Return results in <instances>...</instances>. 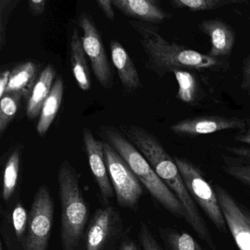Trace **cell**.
Here are the masks:
<instances>
[{"instance_id":"obj_1","label":"cell","mask_w":250,"mask_h":250,"mask_svg":"<svg viewBox=\"0 0 250 250\" xmlns=\"http://www.w3.org/2000/svg\"><path fill=\"white\" fill-rule=\"evenodd\" d=\"M130 25L137 33L147 58L146 66L158 77H165L177 69L228 71V60L211 58L207 54L188 49L175 42H169L159 33L156 24L131 21Z\"/></svg>"},{"instance_id":"obj_2","label":"cell","mask_w":250,"mask_h":250,"mask_svg":"<svg viewBox=\"0 0 250 250\" xmlns=\"http://www.w3.org/2000/svg\"><path fill=\"white\" fill-rule=\"evenodd\" d=\"M58 193L61 207L62 250H79L84 240L89 208L72 165L64 161L58 172Z\"/></svg>"},{"instance_id":"obj_3","label":"cell","mask_w":250,"mask_h":250,"mask_svg":"<svg viewBox=\"0 0 250 250\" xmlns=\"http://www.w3.org/2000/svg\"><path fill=\"white\" fill-rule=\"evenodd\" d=\"M99 130L105 143L128 164L154 200L172 214L185 219V210L181 202L125 136L113 126H104Z\"/></svg>"},{"instance_id":"obj_4","label":"cell","mask_w":250,"mask_h":250,"mask_svg":"<svg viewBox=\"0 0 250 250\" xmlns=\"http://www.w3.org/2000/svg\"><path fill=\"white\" fill-rule=\"evenodd\" d=\"M121 128L169 188L177 190L182 187L183 178L175 160L157 137L138 125H121Z\"/></svg>"},{"instance_id":"obj_5","label":"cell","mask_w":250,"mask_h":250,"mask_svg":"<svg viewBox=\"0 0 250 250\" xmlns=\"http://www.w3.org/2000/svg\"><path fill=\"white\" fill-rule=\"evenodd\" d=\"M55 203L46 185H41L29 212L27 233L21 250H48L53 229Z\"/></svg>"},{"instance_id":"obj_6","label":"cell","mask_w":250,"mask_h":250,"mask_svg":"<svg viewBox=\"0 0 250 250\" xmlns=\"http://www.w3.org/2000/svg\"><path fill=\"white\" fill-rule=\"evenodd\" d=\"M173 159L194 201L197 202L220 232H227L228 226L216 191L206 181L202 171L185 158L175 156Z\"/></svg>"},{"instance_id":"obj_7","label":"cell","mask_w":250,"mask_h":250,"mask_svg":"<svg viewBox=\"0 0 250 250\" xmlns=\"http://www.w3.org/2000/svg\"><path fill=\"white\" fill-rule=\"evenodd\" d=\"M104 150L118 204L124 208L137 210L143 194V184L128 164L105 142Z\"/></svg>"},{"instance_id":"obj_8","label":"cell","mask_w":250,"mask_h":250,"mask_svg":"<svg viewBox=\"0 0 250 250\" xmlns=\"http://www.w3.org/2000/svg\"><path fill=\"white\" fill-rule=\"evenodd\" d=\"M124 231L122 219L118 209L104 205L95 212L86 228L85 250H106L121 237Z\"/></svg>"},{"instance_id":"obj_9","label":"cell","mask_w":250,"mask_h":250,"mask_svg":"<svg viewBox=\"0 0 250 250\" xmlns=\"http://www.w3.org/2000/svg\"><path fill=\"white\" fill-rule=\"evenodd\" d=\"M78 24L83 32L82 42L84 52L91 63L93 74L102 87L110 89L113 84V76L102 37L94 21L87 13H82L79 17Z\"/></svg>"},{"instance_id":"obj_10","label":"cell","mask_w":250,"mask_h":250,"mask_svg":"<svg viewBox=\"0 0 250 250\" xmlns=\"http://www.w3.org/2000/svg\"><path fill=\"white\" fill-rule=\"evenodd\" d=\"M246 119L222 115H201L191 117L171 125L170 131L182 137H199L222 131H244Z\"/></svg>"},{"instance_id":"obj_11","label":"cell","mask_w":250,"mask_h":250,"mask_svg":"<svg viewBox=\"0 0 250 250\" xmlns=\"http://www.w3.org/2000/svg\"><path fill=\"white\" fill-rule=\"evenodd\" d=\"M222 214L239 250H250V211L225 188L215 186Z\"/></svg>"},{"instance_id":"obj_12","label":"cell","mask_w":250,"mask_h":250,"mask_svg":"<svg viewBox=\"0 0 250 250\" xmlns=\"http://www.w3.org/2000/svg\"><path fill=\"white\" fill-rule=\"evenodd\" d=\"M83 136L89 165L97 184L101 200L104 206L110 204L111 200L115 197V192L106 166L104 143L96 140L87 127L83 128Z\"/></svg>"},{"instance_id":"obj_13","label":"cell","mask_w":250,"mask_h":250,"mask_svg":"<svg viewBox=\"0 0 250 250\" xmlns=\"http://www.w3.org/2000/svg\"><path fill=\"white\" fill-rule=\"evenodd\" d=\"M199 30L210 39V49L207 55L211 58L226 60L233 50L235 33L229 24L219 19H209L197 24Z\"/></svg>"},{"instance_id":"obj_14","label":"cell","mask_w":250,"mask_h":250,"mask_svg":"<svg viewBox=\"0 0 250 250\" xmlns=\"http://www.w3.org/2000/svg\"><path fill=\"white\" fill-rule=\"evenodd\" d=\"M112 5L125 17L140 22L160 24L173 17L156 0H112Z\"/></svg>"},{"instance_id":"obj_15","label":"cell","mask_w":250,"mask_h":250,"mask_svg":"<svg viewBox=\"0 0 250 250\" xmlns=\"http://www.w3.org/2000/svg\"><path fill=\"white\" fill-rule=\"evenodd\" d=\"M109 49L114 66L125 90L131 93L140 89L142 84L138 71L125 48L118 41L112 40Z\"/></svg>"},{"instance_id":"obj_16","label":"cell","mask_w":250,"mask_h":250,"mask_svg":"<svg viewBox=\"0 0 250 250\" xmlns=\"http://www.w3.org/2000/svg\"><path fill=\"white\" fill-rule=\"evenodd\" d=\"M55 74L54 67L48 65L36 80L27 99V116L28 119H35L41 115L43 104L49 96L53 83H55Z\"/></svg>"},{"instance_id":"obj_17","label":"cell","mask_w":250,"mask_h":250,"mask_svg":"<svg viewBox=\"0 0 250 250\" xmlns=\"http://www.w3.org/2000/svg\"><path fill=\"white\" fill-rule=\"evenodd\" d=\"M70 51L71 68L74 78L80 89L83 91H87L90 88V73L82 39L77 29L74 30L71 36Z\"/></svg>"},{"instance_id":"obj_18","label":"cell","mask_w":250,"mask_h":250,"mask_svg":"<svg viewBox=\"0 0 250 250\" xmlns=\"http://www.w3.org/2000/svg\"><path fill=\"white\" fill-rule=\"evenodd\" d=\"M63 92V81L61 77H58L54 83L49 96L43 104L40 118L36 127L38 134L41 137H43L46 134L49 127L53 123L61 107Z\"/></svg>"},{"instance_id":"obj_19","label":"cell","mask_w":250,"mask_h":250,"mask_svg":"<svg viewBox=\"0 0 250 250\" xmlns=\"http://www.w3.org/2000/svg\"><path fill=\"white\" fill-rule=\"evenodd\" d=\"M38 65L32 61L23 62L12 70L5 93H18L28 96L36 82Z\"/></svg>"},{"instance_id":"obj_20","label":"cell","mask_w":250,"mask_h":250,"mask_svg":"<svg viewBox=\"0 0 250 250\" xmlns=\"http://www.w3.org/2000/svg\"><path fill=\"white\" fill-rule=\"evenodd\" d=\"M21 147H16L10 153L4 167L2 175V198L8 203L14 197L20 181Z\"/></svg>"},{"instance_id":"obj_21","label":"cell","mask_w":250,"mask_h":250,"mask_svg":"<svg viewBox=\"0 0 250 250\" xmlns=\"http://www.w3.org/2000/svg\"><path fill=\"white\" fill-rule=\"evenodd\" d=\"M195 70L177 69L173 71L178 85L176 98L187 104H197L202 96L201 87Z\"/></svg>"},{"instance_id":"obj_22","label":"cell","mask_w":250,"mask_h":250,"mask_svg":"<svg viewBox=\"0 0 250 250\" xmlns=\"http://www.w3.org/2000/svg\"><path fill=\"white\" fill-rule=\"evenodd\" d=\"M159 233L168 250H204L187 232L172 228H160Z\"/></svg>"},{"instance_id":"obj_23","label":"cell","mask_w":250,"mask_h":250,"mask_svg":"<svg viewBox=\"0 0 250 250\" xmlns=\"http://www.w3.org/2000/svg\"><path fill=\"white\" fill-rule=\"evenodd\" d=\"M249 3L247 0H172L171 6L175 9H188L191 12H204L225 8L231 5Z\"/></svg>"},{"instance_id":"obj_24","label":"cell","mask_w":250,"mask_h":250,"mask_svg":"<svg viewBox=\"0 0 250 250\" xmlns=\"http://www.w3.org/2000/svg\"><path fill=\"white\" fill-rule=\"evenodd\" d=\"M21 95L18 93H5L0 103V136L2 137L10 123L20 108Z\"/></svg>"},{"instance_id":"obj_25","label":"cell","mask_w":250,"mask_h":250,"mask_svg":"<svg viewBox=\"0 0 250 250\" xmlns=\"http://www.w3.org/2000/svg\"><path fill=\"white\" fill-rule=\"evenodd\" d=\"M29 223V213L22 202L17 201L11 212V225L17 244L22 247Z\"/></svg>"},{"instance_id":"obj_26","label":"cell","mask_w":250,"mask_h":250,"mask_svg":"<svg viewBox=\"0 0 250 250\" xmlns=\"http://www.w3.org/2000/svg\"><path fill=\"white\" fill-rule=\"evenodd\" d=\"M223 169L229 176L250 187V162L242 158L222 156Z\"/></svg>"},{"instance_id":"obj_27","label":"cell","mask_w":250,"mask_h":250,"mask_svg":"<svg viewBox=\"0 0 250 250\" xmlns=\"http://www.w3.org/2000/svg\"><path fill=\"white\" fill-rule=\"evenodd\" d=\"M20 3V0L0 1V49L2 50L6 43L7 24L10 14Z\"/></svg>"},{"instance_id":"obj_28","label":"cell","mask_w":250,"mask_h":250,"mask_svg":"<svg viewBox=\"0 0 250 250\" xmlns=\"http://www.w3.org/2000/svg\"><path fill=\"white\" fill-rule=\"evenodd\" d=\"M138 239L143 250H164L153 236L150 228L144 222H140Z\"/></svg>"},{"instance_id":"obj_29","label":"cell","mask_w":250,"mask_h":250,"mask_svg":"<svg viewBox=\"0 0 250 250\" xmlns=\"http://www.w3.org/2000/svg\"><path fill=\"white\" fill-rule=\"evenodd\" d=\"M242 79H241V88L245 91L250 90V53L243 60Z\"/></svg>"},{"instance_id":"obj_30","label":"cell","mask_w":250,"mask_h":250,"mask_svg":"<svg viewBox=\"0 0 250 250\" xmlns=\"http://www.w3.org/2000/svg\"><path fill=\"white\" fill-rule=\"evenodd\" d=\"M96 2L105 17L109 21H114V20H115V12H114L112 1H110V0H97Z\"/></svg>"},{"instance_id":"obj_31","label":"cell","mask_w":250,"mask_h":250,"mask_svg":"<svg viewBox=\"0 0 250 250\" xmlns=\"http://www.w3.org/2000/svg\"><path fill=\"white\" fill-rule=\"evenodd\" d=\"M28 9L33 17H39L44 12L46 8V0H30L27 2Z\"/></svg>"},{"instance_id":"obj_32","label":"cell","mask_w":250,"mask_h":250,"mask_svg":"<svg viewBox=\"0 0 250 250\" xmlns=\"http://www.w3.org/2000/svg\"><path fill=\"white\" fill-rule=\"evenodd\" d=\"M225 149L229 153L250 162V147L247 146H226Z\"/></svg>"},{"instance_id":"obj_33","label":"cell","mask_w":250,"mask_h":250,"mask_svg":"<svg viewBox=\"0 0 250 250\" xmlns=\"http://www.w3.org/2000/svg\"><path fill=\"white\" fill-rule=\"evenodd\" d=\"M247 127L244 131L238 132L235 137V140L238 143H244L250 146V116L246 118Z\"/></svg>"},{"instance_id":"obj_34","label":"cell","mask_w":250,"mask_h":250,"mask_svg":"<svg viewBox=\"0 0 250 250\" xmlns=\"http://www.w3.org/2000/svg\"><path fill=\"white\" fill-rule=\"evenodd\" d=\"M11 73V71L9 70H5L0 74V98L1 99L5 96L8 83H9Z\"/></svg>"},{"instance_id":"obj_35","label":"cell","mask_w":250,"mask_h":250,"mask_svg":"<svg viewBox=\"0 0 250 250\" xmlns=\"http://www.w3.org/2000/svg\"><path fill=\"white\" fill-rule=\"evenodd\" d=\"M119 250H140L137 244L130 238H127L121 242Z\"/></svg>"},{"instance_id":"obj_36","label":"cell","mask_w":250,"mask_h":250,"mask_svg":"<svg viewBox=\"0 0 250 250\" xmlns=\"http://www.w3.org/2000/svg\"><path fill=\"white\" fill-rule=\"evenodd\" d=\"M0 250H5V248H4L3 242H2V241H0Z\"/></svg>"},{"instance_id":"obj_37","label":"cell","mask_w":250,"mask_h":250,"mask_svg":"<svg viewBox=\"0 0 250 250\" xmlns=\"http://www.w3.org/2000/svg\"><path fill=\"white\" fill-rule=\"evenodd\" d=\"M248 93H249V95H250V90H249V91H248Z\"/></svg>"}]
</instances>
